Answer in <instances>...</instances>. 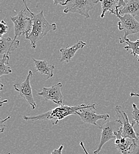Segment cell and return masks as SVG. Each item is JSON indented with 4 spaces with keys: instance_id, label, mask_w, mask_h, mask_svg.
Listing matches in <instances>:
<instances>
[{
    "instance_id": "4",
    "label": "cell",
    "mask_w": 139,
    "mask_h": 154,
    "mask_svg": "<svg viewBox=\"0 0 139 154\" xmlns=\"http://www.w3.org/2000/svg\"><path fill=\"white\" fill-rule=\"evenodd\" d=\"M26 10H22L14 17H11V20L14 24V38L21 35H28L32 29L33 21L31 17L26 15Z\"/></svg>"
},
{
    "instance_id": "25",
    "label": "cell",
    "mask_w": 139,
    "mask_h": 154,
    "mask_svg": "<svg viewBox=\"0 0 139 154\" xmlns=\"http://www.w3.org/2000/svg\"><path fill=\"white\" fill-rule=\"evenodd\" d=\"M126 5V2H125V0H119L118 5H117V8H119L121 7H125Z\"/></svg>"
},
{
    "instance_id": "15",
    "label": "cell",
    "mask_w": 139,
    "mask_h": 154,
    "mask_svg": "<svg viewBox=\"0 0 139 154\" xmlns=\"http://www.w3.org/2000/svg\"><path fill=\"white\" fill-rule=\"evenodd\" d=\"M102 13L101 14V18H104L107 12H110V14H114L116 15V10L119 0H101Z\"/></svg>"
},
{
    "instance_id": "5",
    "label": "cell",
    "mask_w": 139,
    "mask_h": 154,
    "mask_svg": "<svg viewBox=\"0 0 139 154\" xmlns=\"http://www.w3.org/2000/svg\"><path fill=\"white\" fill-rule=\"evenodd\" d=\"M121 126L119 120H116L113 121H108L106 123L103 124L101 126H99L101 129V134L99 140V145L98 148L93 152V154H99L104 145L110 140L111 139H116V136L114 132L118 128L119 129Z\"/></svg>"
},
{
    "instance_id": "21",
    "label": "cell",
    "mask_w": 139,
    "mask_h": 154,
    "mask_svg": "<svg viewBox=\"0 0 139 154\" xmlns=\"http://www.w3.org/2000/svg\"><path fill=\"white\" fill-rule=\"evenodd\" d=\"M9 119H10V116H9L5 119H0V133H2L4 131V129L5 128V125L4 123Z\"/></svg>"
},
{
    "instance_id": "7",
    "label": "cell",
    "mask_w": 139,
    "mask_h": 154,
    "mask_svg": "<svg viewBox=\"0 0 139 154\" xmlns=\"http://www.w3.org/2000/svg\"><path fill=\"white\" fill-rule=\"evenodd\" d=\"M116 16L119 19L117 23L119 30L124 32V35L122 36L124 38H127L129 35L139 33V22L134 17L130 14H124L121 16L119 14V8H117Z\"/></svg>"
},
{
    "instance_id": "6",
    "label": "cell",
    "mask_w": 139,
    "mask_h": 154,
    "mask_svg": "<svg viewBox=\"0 0 139 154\" xmlns=\"http://www.w3.org/2000/svg\"><path fill=\"white\" fill-rule=\"evenodd\" d=\"M115 111L117 115L118 119L119 120L122 128V137L128 138L133 142H137L138 140L137 136H139V134L136 132L134 128L135 123L133 122H132L131 123L129 122L128 116L121 106H116L115 107Z\"/></svg>"
},
{
    "instance_id": "9",
    "label": "cell",
    "mask_w": 139,
    "mask_h": 154,
    "mask_svg": "<svg viewBox=\"0 0 139 154\" xmlns=\"http://www.w3.org/2000/svg\"><path fill=\"white\" fill-rule=\"evenodd\" d=\"M62 84L58 82L50 87H43L42 91L36 95L42 97L46 101L50 100L58 105H62L63 96L61 93L60 89Z\"/></svg>"
},
{
    "instance_id": "28",
    "label": "cell",
    "mask_w": 139,
    "mask_h": 154,
    "mask_svg": "<svg viewBox=\"0 0 139 154\" xmlns=\"http://www.w3.org/2000/svg\"><path fill=\"white\" fill-rule=\"evenodd\" d=\"M7 101H8V100H4V101H1V102H0V106L1 107L4 103H7Z\"/></svg>"
},
{
    "instance_id": "17",
    "label": "cell",
    "mask_w": 139,
    "mask_h": 154,
    "mask_svg": "<svg viewBox=\"0 0 139 154\" xmlns=\"http://www.w3.org/2000/svg\"><path fill=\"white\" fill-rule=\"evenodd\" d=\"M130 140L131 139L125 138L122 136L120 138L119 143L115 145L116 148L122 154H128V152L133 149L134 146L133 142H131Z\"/></svg>"
},
{
    "instance_id": "22",
    "label": "cell",
    "mask_w": 139,
    "mask_h": 154,
    "mask_svg": "<svg viewBox=\"0 0 139 154\" xmlns=\"http://www.w3.org/2000/svg\"><path fill=\"white\" fill-rule=\"evenodd\" d=\"M134 146L133 147L132 151H130L128 154H139V145L137 143V142H133Z\"/></svg>"
},
{
    "instance_id": "27",
    "label": "cell",
    "mask_w": 139,
    "mask_h": 154,
    "mask_svg": "<svg viewBox=\"0 0 139 154\" xmlns=\"http://www.w3.org/2000/svg\"><path fill=\"white\" fill-rule=\"evenodd\" d=\"M130 96L132 97H137L139 98V94L137 93H134V92H131L130 93Z\"/></svg>"
},
{
    "instance_id": "10",
    "label": "cell",
    "mask_w": 139,
    "mask_h": 154,
    "mask_svg": "<svg viewBox=\"0 0 139 154\" xmlns=\"http://www.w3.org/2000/svg\"><path fill=\"white\" fill-rule=\"evenodd\" d=\"M96 110V109L94 108L84 109L77 111V115L80 116L83 123L98 126L97 122L99 120H107L110 117V115L108 114H97L95 112Z\"/></svg>"
},
{
    "instance_id": "24",
    "label": "cell",
    "mask_w": 139,
    "mask_h": 154,
    "mask_svg": "<svg viewBox=\"0 0 139 154\" xmlns=\"http://www.w3.org/2000/svg\"><path fill=\"white\" fill-rule=\"evenodd\" d=\"M63 145H61L58 149H55L50 154H62V151L63 149Z\"/></svg>"
},
{
    "instance_id": "2",
    "label": "cell",
    "mask_w": 139,
    "mask_h": 154,
    "mask_svg": "<svg viewBox=\"0 0 139 154\" xmlns=\"http://www.w3.org/2000/svg\"><path fill=\"white\" fill-rule=\"evenodd\" d=\"M23 1L26 6V10L30 13L33 21L32 31L26 36V38L30 41L31 48L35 49L36 48L37 42L44 38L50 31L56 30L57 29V26L56 23L50 24L47 21L44 16L43 10L38 14L33 13L29 8L26 1L23 0Z\"/></svg>"
},
{
    "instance_id": "13",
    "label": "cell",
    "mask_w": 139,
    "mask_h": 154,
    "mask_svg": "<svg viewBox=\"0 0 139 154\" xmlns=\"http://www.w3.org/2000/svg\"><path fill=\"white\" fill-rule=\"evenodd\" d=\"M36 71H38L41 75L46 76L47 79L53 77L55 65L49 63L46 60H38L32 59Z\"/></svg>"
},
{
    "instance_id": "16",
    "label": "cell",
    "mask_w": 139,
    "mask_h": 154,
    "mask_svg": "<svg viewBox=\"0 0 139 154\" xmlns=\"http://www.w3.org/2000/svg\"><path fill=\"white\" fill-rule=\"evenodd\" d=\"M119 40L121 44H122L123 43H125L127 44V46H124V49H125L127 51L131 50L132 52H131V54L133 55L134 57L136 55L138 56L137 60L139 62V39L134 42H132L129 38H124L122 36L119 38Z\"/></svg>"
},
{
    "instance_id": "1",
    "label": "cell",
    "mask_w": 139,
    "mask_h": 154,
    "mask_svg": "<svg viewBox=\"0 0 139 154\" xmlns=\"http://www.w3.org/2000/svg\"><path fill=\"white\" fill-rule=\"evenodd\" d=\"M95 104H82L75 106H69L67 105H60L59 106L40 115L32 116H24L23 119L26 121L36 122L38 120H50L53 125L58 124L60 120L67 116L76 115L77 112L84 109H95Z\"/></svg>"
},
{
    "instance_id": "19",
    "label": "cell",
    "mask_w": 139,
    "mask_h": 154,
    "mask_svg": "<svg viewBox=\"0 0 139 154\" xmlns=\"http://www.w3.org/2000/svg\"><path fill=\"white\" fill-rule=\"evenodd\" d=\"M133 112H132V118L133 122L136 124L139 128V109L137 108L136 104L133 103Z\"/></svg>"
},
{
    "instance_id": "20",
    "label": "cell",
    "mask_w": 139,
    "mask_h": 154,
    "mask_svg": "<svg viewBox=\"0 0 139 154\" xmlns=\"http://www.w3.org/2000/svg\"><path fill=\"white\" fill-rule=\"evenodd\" d=\"M8 26L4 20H2L0 24V36L2 37L3 35L7 33Z\"/></svg>"
},
{
    "instance_id": "8",
    "label": "cell",
    "mask_w": 139,
    "mask_h": 154,
    "mask_svg": "<svg viewBox=\"0 0 139 154\" xmlns=\"http://www.w3.org/2000/svg\"><path fill=\"white\" fill-rule=\"evenodd\" d=\"M33 72L30 70L24 81L21 83H17L13 85L14 89L19 93L20 96L27 100L32 110H35L37 106L33 98L32 88L30 84V78L33 76Z\"/></svg>"
},
{
    "instance_id": "18",
    "label": "cell",
    "mask_w": 139,
    "mask_h": 154,
    "mask_svg": "<svg viewBox=\"0 0 139 154\" xmlns=\"http://www.w3.org/2000/svg\"><path fill=\"white\" fill-rule=\"evenodd\" d=\"M10 60L9 55L4 54L0 60V77L3 75H8L12 73V69L8 66Z\"/></svg>"
},
{
    "instance_id": "12",
    "label": "cell",
    "mask_w": 139,
    "mask_h": 154,
    "mask_svg": "<svg viewBox=\"0 0 139 154\" xmlns=\"http://www.w3.org/2000/svg\"><path fill=\"white\" fill-rule=\"evenodd\" d=\"M20 45V41L16 38L12 40L10 38H0V55H10L11 53L17 49Z\"/></svg>"
},
{
    "instance_id": "11",
    "label": "cell",
    "mask_w": 139,
    "mask_h": 154,
    "mask_svg": "<svg viewBox=\"0 0 139 154\" xmlns=\"http://www.w3.org/2000/svg\"><path fill=\"white\" fill-rule=\"evenodd\" d=\"M86 43L82 40H79L76 44L69 47L67 45L65 48H62L60 49V52L61 53V58L60 59V62H66L69 63L71 61L72 59L74 57L77 52L82 49Z\"/></svg>"
},
{
    "instance_id": "14",
    "label": "cell",
    "mask_w": 139,
    "mask_h": 154,
    "mask_svg": "<svg viewBox=\"0 0 139 154\" xmlns=\"http://www.w3.org/2000/svg\"><path fill=\"white\" fill-rule=\"evenodd\" d=\"M119 14H130L133 17L139 16V0H128L126 5L119 10Z\"/></svg>"
},
{
    "instance_id": "3",
    "label": "cell",
    "mask_w": 139,
    "mask_h": 154,
    "mask_svg": "<svg viewBox=\"0 0 139 154\" xmlns=\"http://www.w3.org/2000/svg\"><path fill=\"white\" fill-rule=\"evenodd\" d=\"M101 0H70L65 6L64 13H77L85 17V19H89V11L92 10L95 5Z\"/></svg>"
},
{
    "instance_id": "26",
    "label": "cell",
    "mask_w": 139,
    "mask_h": 154,
    "mask_svg": "<svg viewBox=\"0 0 139 154\" xmlns=\"http://www.w3.org/2000/svg\"><path fill=\"white\" fill-rule=\"evenodd\" d=\"M80 146L82 147V148L83 149V151H84V152L85 153V154H89V153L88 152V151H86V148H85L84 145H83V142H80Z\"/></svg>"
},
{
    "instance_id": "23",
    "label": "cell",
    "mask_w": 139,
    "mask_h": 154,
    "mask_svg": "<svg viewBox=\"0 0 139 154\" xmlns=\"http://www.w3.org/2000/svg\"><path fill=\"white\" fill-rule=\"evenodd\" d=\"M70 0H53L54 4L57 5H60L62 6H66Z\"/></svg>"
},
{
    "instance_id": "29",
    "label": "cell",
    "mask_w": 139,
    "mask_h": 154,
    "mask_svg": "<svg viewBox=\"0 0 139 154\" xmlns=\"http://www.w3.org/2000/svg\"><path fill=\"white\" fill-rule=\"evenodd\" d=\"M8 154H11V153H8Z\"/></svg>"
}]
</instances>
